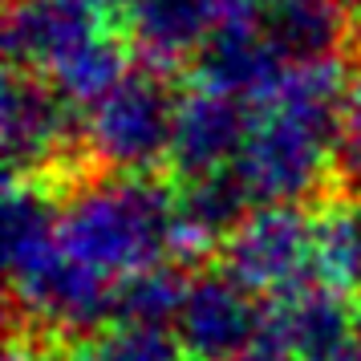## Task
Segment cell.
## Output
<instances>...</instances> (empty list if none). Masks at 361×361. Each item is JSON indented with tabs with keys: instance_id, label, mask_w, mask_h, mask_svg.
Returning a JSON list of instances; mask_svg holds the SVG:
<instances>
[{
	"instance_id": "6da1fadb",
	"label": "cell",
	"mask_w": 361,
	"mask_h": 361,
	"mask_svg": "<svg viewBox=\"0 0 361 361\" xmlns=\"http://www.w3.org/2000/svg\"><path fill=\"white\" fill-rule=\"evenodd\" d=\"M345 69L337 57L296 61L247 122L235 179L252 203H300L317 195L337 163V130L345 106Z\"/></svg>"
},
{
	"instance_id": "7a4b0ae2",
	"label": "cell",
	"mask_w": 361,
	"mask_h": 361,
	"mask_svg": "<svg viewBox=\"0 0 361 361\" xmlns=\"http://www.w3.org/2000/svg\"><path fill=\"white\" fill-rule=\"evenodd\" d=\"M4 272L29 321L66 333L98 329L114 317V280L90 272L61 240V207L33 179H13L0 212Z\"/></svg>"
},
{
	"instance_id": "3957f363",
	"label": "cell",
	"mask_w": 361,
	"mask_h": 361,
	"mask_svg": "<svg viewBox=\"0 0 361 361\" xmlns=\"http://www.w3.org/2000/svg\"><path fill=\"white\" fill-rule=\"evenodd\" d=\"M4 53L13 69L49 82L73 106H94L130 73L106 0H13Z\"/></svg>"
},
{
	"instance_id": "277c9868",
	"label": "cell",
	"mask_w": 361,
	"mask_h": 361,
	"mask_svg": "<svg viewBox=\"0 0 361 361\" xmlns=\"http://www.w3.org/2000/svg\"><path fill=\"white\" fill-rule=\"evenodd\" d=\"M61 240L82 268L122 284L179 252L175 199L147 175L90 179L61 203Z\"/></svg>"
},
{
	"instance_id": "5b68a950",
	"label": "cell",
	"mask_w": 361,
	"mask_h": 361,
	"mask_svg": "<svg viewBox=\"0 0 361 361\" xmlns=\"http://www.w3.org/2000/svg\"><path fill=\"white\" fill-rule=\"evenodd\" d=\"M179 98L159 73H126L85 114V147L110 175H147L171 159Z\"/></svg>"
},
{
	"instance_id": "8992f818",
	"label": "cell",
	"mask_w": 361,
	"mask_h": 361,
	"mask_svg": "<svg viewBox=\"0 0 361 361\" xmlns=\"http://www.w3.org/2000/svg\"><path fill=\"white\" fill-rule=\"evenodd\" d=\"M224 272L256 296H284L312 284V215L293 203H260L224 240Z\"/></svg>"
},
{
	"instance_id": "52a82bcc",
	"label": "cell",
	"mask_w": 361,
	"mask_h": 361,
	"mask_svg": "<svg viewBox=\"0 0 361 361\" xmlns=\"http://www.w3.org/2000/svg\"><path fill=\"white\" fill-rule=\"evenodd\" d=\"M49 82L33 73L13 69L4 78L0 94V142H4V163L17 179L45 175L66 159L73 147V114Z\"/></svg>"
},
{
	"instance_id": "ba28073f",
	"label": "cell",
	"mask_w": 361,
	"mask_h": 361,
	"mask_svg": "<svg viewBox=\"0 0 361 361\" xmlns=\"http://www.w3.org/2000/svg\"><path fill=\"white\" fill-rule=\"evenodd\" d=\"M252 296L256 293H247L228 272L191 276L175 317V337L183 353L191 361H235L264 325Z\"/></svg>"
},
{
	"instance_id": "9c48e42d",
	"label": "cell",
	"mask_w": 361,
	"mask_h": 361,
	"mask_svg": "<svg viewBox=\"0 0 361 361\" xmlns=\"http://www.w3.org/2000/svg\"><path fill=\"white\" fill-rule=\"evenodd\" d=\"M256 13L260 0H134L130 37L150 61H183Z\"/></svg>"
},
{
	"instance_id": "30bf717a",
	"label": "cell",
	"mask_w": 361,
	"mask_h": 361,
	"mask_svg": "<svg viewBox=\"0 0 361 361\" xmlns=\"http://www.w3.org/2000/svg\"><path fill=\"white\" fill-rule=\"evenodd\" d=\"M247 102H235L215 90H191L179 98L175 110V130H171V159L166 163L183 179H203L231 171L247 138Z\"/></svg>"
},
{
	"instance_id": "8fae6325",
	"label": "cell",
	"mask_w": 361,
	"mask_h": 361,
	"mask_svg": "<svg viewBox=\"0 0 361 361\" xmlns=\"http://www.w3.org/2000/svg\"><path fill=\"white\" fill-rule=\"evenodd\" d=\"M284 69H288V61L280 57L272 37L264 33L260 17L224 29L195 57V73L203 90L228 94V98L247 102V106L268 98L276 90V82L284 78Z\"/></svg>"
},
{
	"instance_id": "7c38bea8",
	"label": "cell",
	"mask_w": 361,
	"mask_h": 361,
	"mask_svg": "<svg viewBox=\"0 0 361 361\" xmlns=\"http://www.w3.org/2000/svg\"><path fill=\"white\" fill-rule=\"evenodd\" d=\"M268 321L284 333L300 361H345V353L357 345L361 312L349 309L345 293L309 284L300 293L276 300Z\"/></svg>"
},
{
	"instance_id": "4fadbf2b",
	"label": "cell",
	"mask_w": 361,
	"mask_h": 361,
	"mask_svg": "<svg viewBox=\"0 0 361 361\" xmlns=\"http://www.w3.org/2000/svg\"><path fill=\"white\" fill-rule=\"evenodd\" d=\"M244 203H252L244 183L235 179V171L203 175L183 187L175 195V231H179V252H203L212 244H224L235 224L244 219Z\"/></svg>"
},
{
	"instance_id": "5bb4252c",
	"label": "cell",
	"mask_w": 361,
	"mask_h": 361,
	"mask_svg": "<svg viewBox=\"0 0 361 361\" xmlns=\"http://www.w3.org/2000/svg\"><path fill=\"white\" fill-rule=\"evenodd\" d=\"M312 284L333 293L361 288V199L312 215Z\"/></svg>"
},
{
	"instance_id": "9a60e30c",
	"label": "cell",
	"mask_w": 361,
	"mask_h": 361,
	"mask_svg": "<svg viewBox=\"0 0 361 361\" xmlns=\"http://www.w3.org/2000/svg\"><path fill=\"white\" fill-rule=\"evenodd\" d=\"M183 288H187V280H179L171 268H147L138 276H126L114 293V321L150 325V329L175 325Z\"/></svg>"
},
{
	"instance_id": "2e32d148",
	"label": "cell",
	"mask_w": 361,
	"mask_h": 361,
	"mask_svg": "<svg viewBox=\"0 0 361 361\" xmlns=\"http://www.w3.org/2000/svg\"><path fill=\"white\" fill-rule=\"evenodd\" d=\"M73 361H191V357L183 353L179 337L166 333V329L114 321L110 329L94 333Z\"/></svg>"
},
{
	"instance_id": "e0dca14e",
	"label": "cell",
	"mask_w": 361,
	"mask_h": 361,
	"mask_svg": "<svg viewBox=\"0 0 361 361\" xmlns=\"http://www.w3.org/2000/svg\"><path fill=\"white\" fill-rule=\"evenodd\" d=\"M337 171L345 187L361 199V78L345 90L341 130H337Z\"/></svg>"
},
{
	"instance_id": "ac0fdd59",
	"label": "cell",
	"mask_w": 361,
	"mask_h": 361,
	"mask_svg": "<svg viewBox=\"0 0 361 361\" xmlns=\"http://www.w3.org/2000/svg\"><path fill=\"white\" fill-rule=\"evenodd\" d=\"M235 361H300L293 353V345L284 341V333H280L268 317H264V325H260V333L247 341V349L240 353Z\"/></svg>"
},
{
	"instance_id": "d6986e66",
	"label": "cell",
	"mask_w": 361,
	"mask_h": 361,
	"mask_svg": "<svg viewBox=\"0 0 361 361\" xmlns=\"http://www.w3.org/2000/svg\"><path fill=\"white\" fill-rule=\"evenodd\" d=\"M353 361H361V325H357V345H353Z\"/></svg>"
},
{
	"instance_id": "ffe728a7",
	"label": "cell",
	"mask_w": 361,
	"mask_h": 361,
	"mask_svg": "<svg viewBox=\"0 0 361 361\" xmlns=\"http://www.w3.org/2000/svg\"><path fill=\"white\" fill-rule=\"evenodd\" d=\"M260 4H293V0H260Z\"/></svg>"
}]
</instances>
